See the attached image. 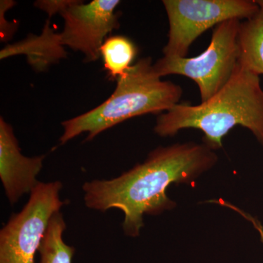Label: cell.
Masks as SVG:
<instances>
[{
    "mask_svg": "<svg viewBox=\"0 0 263 263\" xmlns=\"http://www.w3.org/2000/svg\"><path fill=\"white\" fill-rule=\"evenodd\" d=\"M256 3L259 5L261 8H263V0H256Z\"/></svg>",
    "mask_w": 263,
    "mask_h": 263,
    "instance_id": "cell-16",
    "label": "cell"
},
{
    "mask_svg": "<svg viewBox=\"0 0 263 263\" xmlns=\"http://www.w3.org/2000/svg\"><path fill=\"white\" fill-rule=\"evenodd\" d=\"M45 157L22 155L13 127L0 118V178L10 204L16 203L24 194L32 193L37 186V176Z\"/></svg>",
    "mask_w": 263,
    "mask_h": 263,
    "instance_id": "cell-8",
    "label": "cell"
},
{
    "mask_svg": "<svg viewBox=\"0 0 263 263\" xmlns=\"http://www.w3.org/2000/svg\"><path fill=\"white\" fill-rule=\"evenodd\" d=\"M70 2L71 0H42L36 2L34 5L46 12L51 18L57 13L60 14L62 10L70 4Z\"/></svg>",
    "mask_w": 263,
    "mask_h": 263,
    "instance_id": "cell-14",
    "label": "cell"
},
{
    "mask_svg": "<svg viewBox=\"0 0 263 263\" xmlns=\"http://www.w3.org/2000/svg\"><path fill=\"white\" fill-rule=\"evenodd\" d=\"M66 223L63 215L59 212L52 216L39 252V263H72L75 248L64 241Z\"/></svg>",
    "mask_w": 263,
    "mask_h": 263,
    "instance_id": "cell-12",
    "label": "cell"
},
{
    "mask_svg": "<svg viewBox=\"0 0 263 263\" xmlns=\"http://www.w3.org/2000/svg\"><path fill=\"white\" fill-rule=\"evenodd\" d=\"M0 14H1V41H8L11 38L13 34H14L16 26L11 25L10 23L6 22L5 18V12L7 10L10 9V8L15 5L13 1H8V0H2L0 2Z\"/></svg>",
    "mask_w": 263,
    "mask_h": 263,
    "instance_id": "cell-13",
    "label": "cell"
},
{
    "mask_svg": "<svg viewBox=\"0 0 263 263\" xmlns=\"http://www.w3.org/2000/svg\"><path fill=\"white\" fill-rule=\"evenodd\" d=\"M138 49L129 38L112 36L104 41L100 48V56L109 79H119L132 66Z\"/></svg>",
    "mask_w": 263,
    "mask_h": 263,
    "instance_id": "cell-11",
    "label": "cell"
},
{
    "mask_svg": "<svg viewBox=\"0 0 263 263\" xmlns=\"http://www.w3.org/2000/svg\"><path fill=\"white\" fill-rule=\"evenodd\" d=\"M237 126L247 128L263 146V89L259 76L237 65L228 82L207 101L179 103L158 116L155 127L161 137L174 136L187 128L200 129L212 150Z\"/></svg>",
    "mask_w": 263,
    "mask_h": 263,
    "instance_id": "cell-2",
    "label": "cell"
},
{
    "mask_svg": "<svg viewBox=\"0 0 263 263\" xmlns=\"http://www.w3.org/2000/svg\"><path fill=\"white\" fill-rule=\"evenodd\" d=\"M241 21L233 18L216 25L209 47L195 57L163 56L154 64L160 77L186 76L195 81L201 103L216 95L228 82L238 65V32Z\"/></svg>",
    "mask_w": 263,
    "mask_h": 263,
    "instance_id": "cell-4",
    "label": "cell"
},
{
    "mask_svg": "<svg viewBox=\"0 0 263 263\" xmlns=\"http://www.w3.org/2000/svg\"><path fill=\"white\" fill-rule=\"evenodd\" d=\"M238 41V65L256 75H263V8L240 22Z\"/></svg>",
    "mask_w": 263,
    "mask_h": 263,
    "instance_id": "cell-10",
    "label": "cell"
},
{
    "mask_svg": "<svg viewBox=\"0 0 263 263\" xmlns=\"http://www.w3.org/2000/svg\"><path fill=\"white\" fill-rule=\"evenodd\" d=\"M62 188L60 181L40 182L32 190L23 209L0 231V263H35L52 216L65 205Z\"/></svg>",
    "mask_w": 263,
    "mask_h": 263,
    "instance_id": "cell-6",
    "label": "cell"
},
{
    "mask_svg": "<svg viewBox=\"0 0 263 263\" xmlns=\"http://www.w3.org/2000/svg\"><path fill=\"white\" fill-rule=\"evenodd\" d=\"M215 203L220 204L221 205H224V206H227L230 208V209H233V210L235 211L236 212L239 213L240 215L243 216L245 219H247V220L251 221L253 224L254 228L257 230V231L259 232V235H260L261 240L263 243V226L261 224L260 222L258 221V219H256V218L253 217V216H251L250 214H247L243 211L240 210L238 208L234 206V205H231L229 202L224 201L222 200H215Z\"/></svg>",
    "mask_w": 263,
    "mask_h": 263,
    "instance_id": "cell-15",
    "label": "cell"
},
{
    "mask_svg": "<svg viewBox=\"0 0 263 263\" xmlns=\"http://www.w3.org/2000/svg\"><path fill=\"white\" fill-rule=\"evenodd\" d=\"M119 0H93L84 4L71 0L60 15L65 25L60 34L62 45L85 56V61L95 62L109 33L119 28L116 8Z\"/></svg>",
    "mask_w": 263,
    "mask_h": 263,
    "instance_id": "cell-7",
    "label": "cell"
},
{
    "mask_svg": "<svg viewBox=\"0 0 263 263\" xmlns=\"http://www.w3.org/2000/svg\"><path fill=\"white\" fill-rule=\"evenodd\" d=\"M64 47L60 33L53 32L48 20L40 35L29 34L20 42L8 45L0 51V58L25 55L27 62L36 70L43 71L65 58L67 52Z\"/></svg>",
    "mask_w": 263,
    "mask_h": 263,
    "instance_id": "cell-9",
    "label": "cell"
},
{
    "mask_svg": "<svg viewBox=\"0 0 263 263\" xmlns=\"http://www.w3.org/2000/svg\"><path fill=\"white\" fill-rule=\"evenodd\" d=\"M169 31L165 57H187L193 43L208 29L237 18H251L260 10L251 0H163Z\"/></svg>",
    "mask_w": 263,
    "mask_h": 263,
    "instance_id": "cell-5",
    "label": "cell"
},
{
    "mask_svg": "<svg viewBox=\"0 0 263 263\" xmlns=\"http://www.w3.org/2000/svg\"><path fill=\"white\" fill-rule=\"evenodd\" d=\"M213 151L205 143L160 147L152 151L143 163L119 177L85 183V205L100 212L122 211L124 233L138 237L144 226L143 215H157L174 207L166 195L171 183L193 182L216 163L217 157Z\"/></svg>",
    "mask_w": 263,
    "mask_h": 263,
    "instance_id": "cell-1",
    "label": "cell"
},
{
    "mask_svg": "<svg viewBox=\"0 0 263 263\" xmlns=\"http://www.w3.org/2000/svg\"><path fill=\"white\" fill-rule=\"evenodd\" d=\"M151 57L141 59L117 79L111 96L96 108L62 123L61 144L87 133L86 141L131 118L163 114L180 103L179 84L162 81Z\"/></svg>",
    "mask_w": 263,
    "mask_h": 263,
    "instance_id": "cell-3",
    "label": "cell"
}]
</instances>
